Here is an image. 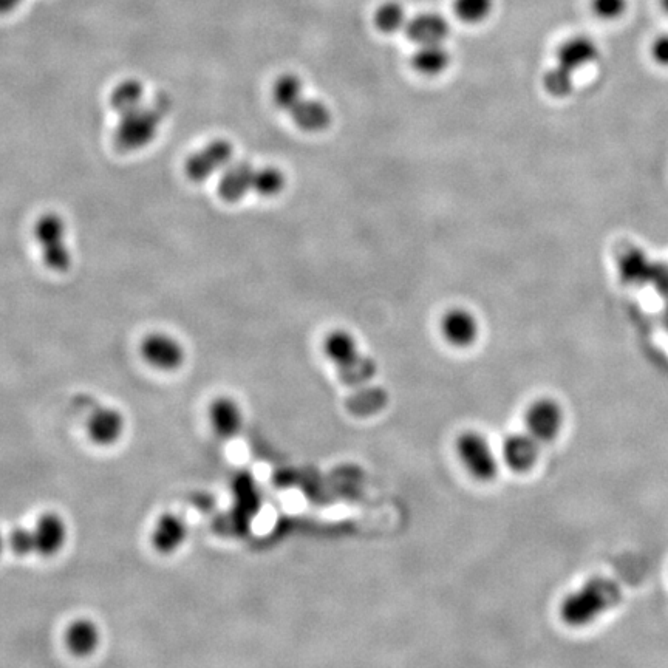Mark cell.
Instances as JSON below:
<instances>
[{
  "instance_id": "cell-5",
  "label": "cell",
  "mask_w": 668,
  "mask_h": 668,
  "mask_svg": "<svg viewBox=\"0 0 668 668\" xmlns=\"http://www.w3.org/2000/svg\"><path fill=\"white\" fill-rule=\"evenodd\" d=\"M325 355L338 364L347 379H369L375 375V364L372 359L365 358L359 353L358 344L352 334L347 331L336 330L328 334L324 342Z\"/></svg>"
},
{
  "instance_id": "cell-3",
  "label": "cell",
  "mask_w": 668,
  "mask_h": 668,
  "mask_svg": "<svg viewBox=\"0 0 668 668\" xmlns=\"http://www.w3.org/2000/svg\"><path fill=\"white\" fill-rule=\"evenodd\" d=\"M33 236L41 249V257L48 270L55 273H65L72 266V251H70L69 228L61 215L55 212L41 215L35 223Z\"/></svg>"
},
{
  "instance_id": "cell-6",
  "label": "cell",
  "mask_w": 668,
  "mask_h": 668,
  "mask_svg": "<svg viewBox=\"0 0 668 668\" xmlns=\"http://www.w3.org/2000/svg\"><path fill=\"white\" fill-rule=\"evenodd\" d=\"M234 158V146L228 140H214L200 147L186 160V177L195 183L222 174Z\"/></svg>"
},
{
  "instance_id": "cell-13",
  "label": "cell",
  "mask_w": 668,
  "mask_h": 668,
  "mask_svg": "<svg viewBox=\"0 0 668 668\" xmlns=\"http://www.w3.org/2000/svg\"><path fill=\"white\" fill-rule=\"evenodd\" d=\"M443 338L457 348H467L475 344L480 334V325L474 314L463 308L447 311L441 319Z\"/></svg>"
},
{
  "instance_id": "cell-2",
  "label": "cell",
  "mask_w": 668,
  "mask_h": 668,
  "mask_svg": "<svg viewBox=\"0 0 668 668\" xmlns=\"http://www.w3.org/2000/svg\"><path fill=\"white\" fill-rule=\"evenodd\" d=\"M171 107V98L160 93L150 103L144 101L137 109L118 115L113 143L121 152H135L154 143Z\"/></svg>"
},
{
  "instance_id": "cell-15",
  "label": "cell",
  "mask_w": 668,
  "mask_h": 668,
  "mask_svg": "<svg viewBox=\"0 0 668 668\" xmlns=\"http://www.w3.org/2000/svg\"><path fill=\"white\" fill-rule=\"evenodd\" d=\"M209 423L217 437L229 440L239 435L243 427V410L236 399L220 396L214 399L208 410Z\"/></svg>"
},
{
  "instance_id": "cell-14",
  "label": "cell",
  "mask_w": 668,
  "mask_h": 668,
  "mask_svg": "<svg viewBox=\"0 0 668 668\" xmlns=\"http://www.w3.org/2000/svg\"><path fill=\"white\" fill-rule=\"evenodd\" d=\"M256 167L248 161H236L229 164L219 181V195L228 203H237L253 192Z\"/></svg>"
},
{
  "instance_id": "cell-27",
  "label": "cell",
  "mask_w": 668,
  "mask_h": 668,
  "mask_svg": "<svg viewBox=\"0 0 668 668\" xmlns=\"http://www.w3.org/2000/svg\"><path fill=\"white\" fill-rule=\"evenodd\" d=\"M573 76L574 73H571L570 70L563 69V67L557 65L556 69L549 70L546 73L545 78H543V84H545V89L548 90V93L557 96V98H563V96H568L573 92Z\"/></svg>"
},
{
  "instance_id": "cell-7",
  "label": "cell",
  "mask_w": 668,
  "mask_h": 668,
  "mask_svg": "<svg viewBox=\"0 0 668 668\" xmlns=\"http://www.w3.org/2000/svg\"><path fill=\"white\" fill-rule=\"evenodd\" d=\"M563 423L565 415L562 407L551 398L537 399L525 413V432L542 446L553 443L559 437Z\"/></svg>"
},
{
  "instance_id": "cell-19",
  "label": "cell",
  "mask_w": 668,
  "mask_h": 668,
  "mask_svg": "<svg viewBox=\"0 0 668 668\" xmlns=\"http://www.w3.org/2000/svg\"><path fill=\"white\" fill-rule=\"evenodd\" d=\"M290 115L296 126L307 132H322L331 123L330 109L316 99H302Z\"/></svg>"
},
{
  "instance_id": "cell-12",
  "label": "cell",
  "mask_w": 668,
  "mask_h": 668,
  "mask_svg": "<svg viewBox=\"0 0 668 668\" xmlns=\"http://www.w3.org/2000/svg\"><path fill=\"white\" fill-rule=\"evenodd\" d=\"M189 531L185 520L181 519L180 515L167 514L158 517L155 522L152 534H150V543L154 546L155 551L164 556L177 553L178 549L183 548L186 540H188Z\"/></svg>"
},
{
  "instance_id": "cell-22",
  "label": "cell",
  "mask_w": 668,
  "mask_h": 668,
  "mask_svg": "<svg viewBox=\"0 0 668 668\" xmlns=\"http://www.w3.org/2000/svg\"><path fill=\"white\" fill-rule=\"evenodd\" d=\"M655 268L656 265H653L639 249H630L619 263L622 279L630 283L647 282L653 277Z\"/></svg>"
},
{
  "instance_id": "cell-17",
  "label": "cell",
  "mask_w": 668,
  "mask_h": 668,
  "mask_svg": "<svg viewBox=\"0 0 668 668\" xmlns=\"http://www.w3.org/2000/svg\"><path fill=\"white\" fill-rule=\"evenodd\" d=\"M407 36L418 45L443 44L449 36V22L435 13H424L407 22Z\"/></svg>"
},
{
  "instance_id": "cell-18",
  "label": "cell",
  "mask_w": 668,
  "mask_h": 668,
  "mask_svg": "<svg viewBox=\"0 0 668 668\" xmlns=\"http://www.w3.org/2000/svg\"><path fill=\"white\" fill-rule=\"evenodd\" d=\"M65 645L76 656H89L99 647L101 630L92 619H76L64 634Z\"/></svg>"
},
{
  "instance_id": "cell-20",
  "label": "cell",
  "mask_w": 668,
  "mask_h": 668,
  "mask_svg": "<svg viewBox=\"0 0 668 668\" xmlns=\"http://www.w3.org/2000/svg\"><path fill=\"white\" fill-rule=\"evenodd\" d=\"M146 89L140 79H124L113 87L109 103L116 115H123L129 110L137 109L144 103Z\"/></svg>"
},
{
  "instance_id": "cell-25",
  "label": "cell",
  "mask_w": 668,
  "mask_h": 668,
  "mask_svg": "<svg viewBox=\"0 0 668 668\" xmlns=\"http://www.w3.org/2000/svg\"><path fill=\"white\" fill-rule=\"evenodd\" d=\"M494 8V0H455L454 11L457 18L467 24H478L489 18Z\"/></svg>"
},
{
  "instance_id": "cell-24",
  "label": "cell",
  "mask_w": 668,
  "mask_h": 668,
  "mask_svg": "<svg viewBox=\"0 0 668 668\" xmlns=\"http://www.w3.org/2000/svg\"><path fill=\"white\" fill-rule=\"evenodd\" d=\"M407 14L403 5L398 2H387L378 8L375 14V24L382 33H396L407 27Z\"/></svg>"
},
{
  "instance_id": "cell-26",
  "label": "cell",
  "mask_w": 668,
  "mask_h": 668,
  "mask_svg": "<svg viewBox=\"0 0 668 668\" xmlns=\"http://www.w3.org/2000/svg\"><path fill=\"white\" fill-rule=\"evenodd\" d=\"M285 188V175L276 167H262L257 169L254 177L253 192L262 197H274Z\"/></svg>"
},
{
  "instance_id": "cell-23",
  "label": "cell",
  "mask_w": 668,
  "mask_h": 668,
  "mask_svg": "<svg viewBox=\"0 0 668 668\" xmlns=\"http://www.w3.org/2000/svg\"><path fill=\"white\" fill-rule=\"evenodd\" d=\"M273 99L279 109L290 113L304 99V84L299 76H280L274 84Z\"/></svg>"
},
{
  "instance_id": "cell-30",
  "label": "cell",
  "mask_w": 668,
  "mask_h": 668,
  "mask_svg": "<svg viewBox=\"0 0 668 668\" xmlns=\"http://www.w3.org/2000/svg\"><path fill=\"white\" fill-rule=\"evenodd\" d=\"M25 0H0V16L14 13L24 5Z\"/></svg>"
},
{
  "instance_id": "cell-28",
  "label": "cell",
  "mask_w": 668,
  "mask_h": 668,
  "mask_svg": "<svg viewBox=\"0 0 668 668\" xmlns=\"http://www.w3.org/2000/svg\"><path fill=\"white\" fill-rule=\"evenodd\" d=\"M594 16L602 21H617L628 10V0H591Z\"/></svg>"
},
{
  "instance_id": "cell-21",
  "label": "cell",
  "mask_w": 668,
  "mask_h": 668,
  "mask_svg": "<svg viewBox=\"0 0 668 668\" xmlns=\"http://www.w3.org/2000/svg\"><path fill=\"white\" fill-rule=\"evenodd\" d=\"M450 55L443 44L420 45L413 56V65L418 72L435 76L449 67Z\"/></svg>"
},
{
  "instance_id": "cell-29",
  "label": "cell",
  "mask_w": 668,
  "mask_h": 668,
  "mask_svg": "<svg viewBox=\"0 0 668 668\" xmlns=\"http://www.w3.org/2000/svg\"><path fill=\"white\" fill-rule=\"evenodd\" d=\"M650 56L656 65L668 69V33L653 39L650 45Z\"/></svg>"
},
{
  "instance_id": "cell-8",
  "label": "cell",
  "mask_w": 668,
  "mask_h": 668,
  "mask_svg": "<svg viewBox=\"0 0 668 668\" xmlns=\"http://www.w3.org/2000/svg\"><path fill=\"white\" fill-rule=\"evenodd\" d=\"M30 537L31 556L53 557L61 553L67 539L69 526L64 517L56 512H45L36 520L35 525L28 528Z\"/></svg>"
},
{
  "instance_id": "cell-10",
  "label": "cell",
  "mask_w": 668,
  "mask_h": 668,
  "mask_svg": "<svg viewBox=\"0 0 668 668\" xmlns=\"http://www.w3.org/2000/svg\"><path fill=\"white\" fill-rule=\"evenodd\" d=\"M542 447L529 433H514L503 443L501 458L512 472L526 474L532 471L539 461Z\"/></svg>"
},
{
  "instance_id": "cell-16",
  "label": "cell",
  "mask_w": 668,
  "mask_h": 668,
  "mask_svg": "<svg viewBox=\"0 0 668 668\" xmlns=\"http://www.w3.org/2000/svg\"><path fill=\"white\" fill-rule=\"evenodd\" d=\"M597 56H599V48L593 39L588 36H574L560 45L557 62L563 69L574 73L593 64Z\"/></svg>"
},
{
  "instance_id": "cell-11",
  "label": "cell",
  "mask_w": 668,
  "mask_h": 668,
  "mask_svg": "<svg viewBox=\"0 0 668 668\" xmlns=\"http://www.w3.org/2000/svg\"><path fill=\"white\" fill-rule=\"evenodd\" d=\"M126 420L123 413L115 407H96L87 420V433L90 440L99 446H112L123 438Z\"/></svg>"
},
{
  "instance_id": "cell-31",
  "label": "cell",
  "mask_w": 668,
  "mask_h": 668,
  "mask_svg": "<svg viewBox=\"0 0 668 668\" xmlns=\"http://www.w3.org/2000/svg\"><path fill=\"white\" fill-rule=\"evenodd\" d=\"M5 548H8L7 537L2 536V532H0V554L4 553Z\"/></svg>"
},
{
  "instance_id": "cell-32",
  "label": "cell",
  "mask_w": 668,
  "mask_h": 668,
  "mask_svg": "<svg viewBox=\"0 0 668 668\" xmlns=\"http://www.w3.org/2000/svg\"><path fill=\"white\" fill-rule=\"evenodd\" d=\"M662 10L665 11V14H668V0H659Z\"/></svg>"
},
{
  "instance_id": "cell-9",
  "label": "cell",
  "mask_w": 668,
  "mask_h": 668,
  "mask_svg": "<svg viewBox=\"0 0 668 668\" xmlns=\"http://www.w3.org/2000/svg\"><path fill=\"white\" fill-rule=\"evenodd\" d=\"M140 353L144 361L157 370L174 372L185 364L186 350L175 336L167 333H150L141 341Z\"/></svg>"
},
{
  "instance_id": "cell-4",
  "label": "cell",
  "mask_w": 668,
  "mask_h": 668,
  "mask_svg": "<svg viewBox=\"0 0 668 668\" xmlns=\"http://www.w3.org/2000/svg\"><path fill=\"white\" fill-rule=\"evenodd\" d=\"M455 450L466 469L478 481H492L498 475V461L491 443L475 430H466L457 437Z\"/></svg>"
},
{
  "instance_id": "cell-1",
  "label": "cell",
  "mask_w": 668,
  "mask_h": 668,
  "mask_svg": "<svg viewBox=\"0 0 668 668\" xmlns=\"http://www.w3.org/2000/svg\"><path fill=\"white\" fill-rule=\"evenodd\" d=\"M621 600L622 590L619 583L607 577H593L562 600L560 619L568 627H587L593 624L597 617L616 607Z\"/></svg>"
}]
</instances>
